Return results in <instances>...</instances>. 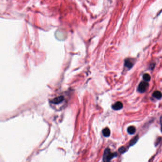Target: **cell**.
<instances>
[{"label": "cell", "mask_w": 162, "mask_h": 162, "mask_svg": "<svg viewBox=\"0 0 162 162\" xmlns=\"http://www.w3.org/2000/svg\"><path fill=\"white\" fill-rule=\"evenodd\" d=\"M117 156L116 153H114L111 152L109 148H107L104 153L103 155V161L105 162H109L111 161L114 157Z\"/></svg>", "instance_id": "obj_1"}, {"label": "cell", "mask_w": 162, "mask_h": 162, "mask_svg": "<svg viewBox=\"0 0 162 162\" xmlns=\"http://www.w3.org/2000/svg\"><path fill=\"white\" fill-rule=\"evenodd\" d=\"M149 84L146 82H141L138 87V91L140 93H144L148 88Z\"/></svg>", "instance_id": "obj_2"}, {"label": "cell", "mask_w": 162, "mask_h": 162, "mask_svg": "<svg viewBox=\"0 0 162 162\" xmlns=\"http://www.w3.org/2000/svg\"><path fill=\"white\" fill-rule=\"evenodd\" d=\"M138 139V136H136L135 137H134V138L130 141V146H132V145H133L134 144H135L136 143V142L137 141Z\"/></svg>", "instance_id": "obj_10"}, {"label": "cell", "mask_w": 162, "mask_h": 162, "mask_svg": "<svg viewBox=\"0 0 162 162\" xmlns=\"http://www.w3.org/2000/svg\"><path fill=\"white\" fill-rule=\"evenodd\" d=\"M153 96L157 99H160L162 97V93L159 91H156L153 93Z\"/></svg>", "instance_id": "obj_5"}, {"label": "cell", "mask_w": 162, "mask_h": 162, "mask_svg": "<svg viewBox=\"0 0 162 162\" xmlns=\"http://www.w3.org/2000/svg\"><path fill=\"white\" fill-rule=\"evenodd\" d=\"M143 79L146 81H149L151 79V76L147 73L144 74L143 76Z\"/></svg>", "instance_id": "obj_9"}, {"label": "cell", "mask_w": 162, "mask_h": 162, "mask_svg": "<svg viewBox=\"0 0 162 162\" xmlns=\"http://www.w3.org/2000/svg\"><path fill=\"white\" fill-rule=\"evenodd\" d=\"M119 152H120L121 153H124L126 151V148L125 147H121L119 149Z\"/></svg>", "instance_id": "obj_11"}, {"label": "cell", "mask_w": 162, "mask_h": 162, "mask_svg": "<svg viewBox=\"0 0 162 162\" xmlns=\"http://www.w3.org/2000/svg\"><path fill=\"white\" fill-rule=\"evenodd\" d=\"M135 131H136V128L134 126H129L127 128V132L130 135L134 134Z\"/></svg>", "instance_id": "obj_7"}, {"label": "cell", "mask_w": 162, "mask_h": 162, "mask_svg": "<svg viewBox=\"0 0 162 162\" xmlns=\"http://www.w3.org/2000/svg\"><path fill=\"white\" fill-rule=\"evenodd\" d=\"M102 133L105 137H108L110 135V131L108 128H106L103 130Z\"/></svg>", "instance_id": "obj_6"}, {"label": "cell", "mask_w": 162, "mask_h": 162, "mask_svg": "<svg viewBox=\"0 0 162 162\" xmlns=\"http://www.w3.org/2000/svg\"><path fill=\"white\" fill-rule=\"evenodd\" d=\"M64 101H65V98L63 96H61L54 98L51 102L54 105H58L59 104H62Z\"/></svg>", "instance_id": "obj_3"}, {"label": "cell", "mask_w": 162, "mask_h": 162, "mask_svg": "<svg viewBox=\"0 0 162 162\" xmlns=\"http://www.w3.org/2000/svg\"><path fill=\"white\" fill-rule=\"evenodd\" d=\"M123 104L122 103V102H121L120 101H118V102L115 103L112 107V108L114 110H120L121 108H123Z\"/></svg>", "instance_id": "obj_4"}, {"label": "cell", "mask_w": 162, "mask_h": 162, "mask_svg": "<svg viewBox=\"0 0 162 162\" xmlns=\"http://www.w3.org/2000/svg\"><path fill=\"white\" fill-rule=\"evenodd\" d=\"M125 65L127 68L130 69L132 68V67L133 66V63L131 61L127 59V60H126V61H125Z\"/></svg>", "instance_id": "obj_8"}, {"label": "cell", "mask_w": 162, "mask_h": 162, "mask_svg": "<svg viewBox=\"0 0 162 162\" xmlns=\"http://www.w3.org/2000/svg\"><path fill=\"white\" fill-rule=\"evenodd\" d=\"M160 124H161V131L162 132V116L160 118Z\"/></svg>", "instance_id": "obj_12"}]
</instances>
